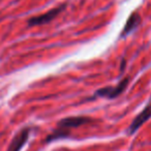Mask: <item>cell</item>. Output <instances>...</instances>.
I'll list each match as a JSON object with an SVG mask.
<instances>
[{
    "mask_svg": "<svg viewBox=\"0 0 151 151\" xmlns=\"http://www.w3.org/2000/svg\"><path fill=\"white\" fill-rule=\"evenodd\" d=\"M65 9H66V4L64 3V4L59 5L58 7H55V9H51V11L42 14V15L30 18L28 20V26H37V25H44V24L49 23V22L53 21L58 15H60Z\"/></svg>",
    "mask_w": 151,
    "mask_h": 151,
    "instance_id": "1",
    "label": "cell"
},
{
    "mask_svg": "<svg viewBox=\"0 0 151 151\" xmlns=\"http://www.w3.org/2000/svg\"><path fill=\"white\" fill-rule=\"evenodd\" d=\"M128 81L129 79L126 78L124 80H122L117 86L115 87H105V88L99 89V90L95 92V94L97 96H101V97H107L109 99H115V97L119 96L122 92L126 89L128 84Z\"/></svg>",
    "mask_w": 151,
    "mask_h": 151,
    "instance_id": "2",
    "label": "cell"
},
{
    "mask_svg": "<svg viewBox=\"0 0 151 151\" xmlns=\"http://www.w3.org/2000/svg\"><path fill=\"white\" fill-rule=\"evenodd\" d=\"M91 121H92V120H91L89 117H86V116H78V117L64 118V119L60 120L57 125H58V127H60V128L69 129V128L79 127V126L87 124Z\"/></svg>",
    "mask_w": 151,
    "mask_h": 151,
    "instance_id": "3",
    "label": "cell"
},
{
    "mask_svg": "<svg viewBox=\"0 0 151 151\" xmlns=\"http://www.w3.org/2000/svg\"><path fill=\"white\" fill-rule=\"evenodd\" d=\"M31 128L30 127H25L23 129H21L17 134L15 136V138L13 139L11 145L9 147V151H20L22 149V147L26 144V142L28 141L29 138V134Z\"/></svg>",
    "mask_w": 151,
    "mask_h": 151,
    "instance_id": "4",
    "label": "cell"
},
{
    "mask_svg": "<svg viewBox=\"0 0 151 151\" xmlns=\"http://www.w3.org/2000/svg\"><path fill=\"white\" fill-rule=\"evenodd\" d=\"M150 117H151V105H149L134 118V120L132 122L129 128H128V134H132L134 132H136L141 127V125H143Z\"/></svg>",
    "mask_w": 151,
    "mask_h": 151,
    "instance_id": "5",
    "label": "cell"
},
{
    "mask_svg": "<svg viewBox=\"0 0 151 151\" xmlns=\"http://www.w3.org/2000/svg\"><path fill=\"white\" fill-rule=\"evenodd\" d=\"M140 22H141V17L139 16L138 13H134L132 15H130V17L128 18L127 22L125 24V27H124L123 31H122V36L127 35L132 31H134L138 27Z\"/></svg>",
    "mask_w": 151,
    "mask_h": 151,
    "instance_id": "6",
    "label": "cell"
},
{
    "mask_svg": "<svg viewBox=\"0 0 151 151\" xmlns=\"http://www.w3.org/2000/svg\"><path fill=\"white\" fill-rule=\"evenodd\" d=\"M69 134H70V132H69V129L58 127L56 130H54L50 136L47 137L46 142L50 143V142H53V141L58 140V139H61V138H67V137L69 136Z\"/></svg>",
    "mask_w": 151,
    "mask_h": 151,
    "instance_id": "7",
    "label": "cell"
}]
</instances>
